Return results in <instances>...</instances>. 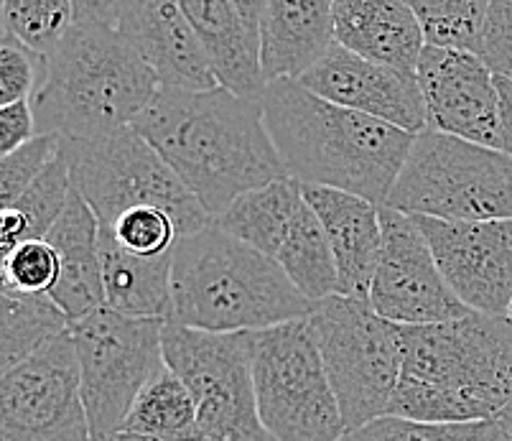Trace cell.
<instances>
[{
    "label": "cell",
    "instance_id": "6da1fadb",
    "mask_svg": "<svg viewBox=\"0 0 512 441\" xmlns=\"http://www.w3.org/2000/svg\"><path fill=\"white\" fill-rule=\"evenodd\" d=\"M214 217L240 194L288 174L265 125L263 102L227 87H158L133 123Z\"/></svg>",
    "mask_w": 512,
    "mask_h": 441
},
{
    "label": "cell",
    "instance_id": "7a4b0ae2",
    "mask_svg": "<svg viewBox=\"0 0 512 441\" xmlns=\"http://www.w3.org/2000/svg\"><path fill=\"white\" fill-rule=\"evenodd\" d=\"M265 125L283 164L301 184L388 202L416 136L306 90L299 80L268 82Z\"/></svg>",
    "mask_w": 512,
    "mask_h": 441
},
{
    "label": "cell",
    "instance_id": "3957f363",
    "mask_svg": "<svg viewBox=\"0 0 512 441\" xmlns=\"http://www.w3.org/2000/svg\"><path fill=\"white\" fill-rule=\"evenodd\" d=\"M403 368L388 413L431 424L490 421L512 403V319L469 311L400 324Z\"/></svg>",
    "mask_w": 512,
    "mask_h": 441
},
{
    "label": "cell",
    "instance_id": "277c9868",
    "mask_svg": "<svg viewBox=\"0 0 512 441\" xmlns=\"http://www.w3.org/2000/svg\"><path fill=\"white\" fill-rule=\"evenodd\" d=\"M311 306L273 255L214 220L176 243L171 322L207 332H258L309 317Z\"/></svg>",
    "mask_w": 512,
    "mask_h": 441
},
{
    "label": "cell",
    "instance_id": "5b68a950",
    "mask_svg": "<svg viewBox=\"0 0 512 441\" xmlns=\"http://www.w3.org/2000/svg\"><path fill=\"white\" fill-rule=\"evenodd\" d=\"M156 72L113 23L74 21L46 57L34 95L36 131L87 141L133 128L158 92Z\"/></svg>",
    "mask_w": 512,
    "mask_h": 441
},
{
    "label": "cell",
    "instance_id": "8992f818",
    "mask_svg": "<svg viewBox=\"0 0 512 441\" xmlns=\"http://www.w3.org/2000/svg\"><path fill=\"white\" fill-rule=\"evenodd\" d=\"M385 204L441 220H512V156L426 128Z\"/></svg>",
    "mask_w": 512,
    "mask_h": 441
},
{
    "label": "cell",
    "instance_id": "52a82bcc",
    "mask_svg": "<svg viewBox=\"0 0 512 441\" xmlns=\"http://www.w3.org/2000/svg\"><path fill=\"white\" fill-rule=\"evenodd\" d=\"M64 153L72 187L87 199L102 227L146 204L169 212L181 238L212 222V215L186 189L169 161L136 128L87 141H64Z\"/></svg>",
    "mask_w": 512,
    "mask_h": 441
},
{
    "label": "cell",
    "instance_id": "ba28073f",
    "mask_svg": "<svg viewBox=\"0 0 512 441\" xmlns=\"http://www.w3.org/2000/svg\"><path fill=\"white\" fill-rule=\"evenodd\" d=\"M306 319L347 429L388 413L403 368L400 324L377 314L367 299L344 294L314 301Z\"/></svg>",
    "mask_w": 512,
    "mask_h": 441
},
{
    "label": "cell",
    "instance_id": "9c48e42d",
    "mask_svg": "<svg viewBox=\"0 0 512 441\" xmlns=\"http://www.w3.org/2000/svg\"><path fill=\"white\" fill-rule=\"evenodd\" d=\"M260 421L276 441H337L347 431L309 319L250 332Z\"/></svg>",
    "mask_w": 512,
    "mask_h": 441
},
{
    "label": "cell",
    "instance_id": "30bf717a",
    "mask_svg": "<svg viewBox=\"0 0 512 441\" xmlns=\"http://www.w3.org/2000/svg\"><path fill=\"white\" fill-rule=\"evenodd\" d=\"M164 324L110 306L72 322L92 441H115L143 385L166 365Z\"/></svg>",
    "mask_w": 512,
    "mask_h": 441
},
{
    "label": "cell",
    "instance_id": "8fae6325",
    "mask_svg": "<svg viewBox=\"0 0 512 441\" xmlns=\"http://www.w3.org/2000/svg\"><path fill=\"white\" fill-rule=\"evenodd\" d=\"M166 365L197 401V426L214 441H276L258 413L250 332H207L166 319Z\"/></svg>",
    "mask_w": 512,
    "mask_h": 441
},
{
    "label": "cell",
    "instance_id": "7c38bea8",
    "mask_svg": "<svg viewBox=\"0 0 512 441\" xmlns=\"http://www.w3.org/2000/svg\"><path fill=\"white\" fill-rule=\"evenodd\" d=\"M0 441H92L72 329L3 373Z\"/></svg>",
    "mask_w": 512,
    "mask_h": 441
},
{
    "label": "cell",
    "instance_id": "4fadbf2b",
    "mask_svg": "<svg viewBox=\"0 0 512 441\" xmlns=\"http://www.w3.org/2000/svg\"><path fill=\"white\" fill-rule=\"evenodd\" d=\"M383 248L372 278L370 304L395 324H439L469 314L451 291L426 235L408 212L380 204Z\"/></svg>",
    "mask_w": 512,
    "mask_h": 441
},
{
    "label": "cell",
    "instance_id": "5bb4252c",
    "mask_svg": "<svg viewBox=\"0 0 512 441\" xmlns=\"http://www.w3.org/2000/svg\"><path fill=\"white\" fill-rule=\"evenodd\" d=\"M446 283L472 311L510 317L512 220H441L411 215Z\"/></svg>",
    "mask_w": 512,
    "mask_h": 441
},
{
    "label": "cell",
    "instance_id": "9a60e30c",
    "mask_svg": "<svg viewBox=\"0 0 512 441\" xmlns=\"http://www.w3.org/2000/svg\"><path fill=\"white\" fill-rule=\"evenodd\" d=\"M428 128L500 148V95L495 72L477 51L426 44L416 69Z\"/></svg>",
    "mask_w": 512,
    "mask_h": 441
},
{
    "label": "cell",
    "instance_id": "2e32d148",
    "mask_svg": "<svg viewBox=\"0 0 512 441\" xmlns=\"http://www.w3.org/2000/svg\"><path fill=\"white\" fill-rule=\"evenodd\" d=\"M299 82L324 100L398 125L413 136L428 128L426 100L416 74L372 62L342 44H334Z\"/></svg>",
    "mask_w": 512,
    "mask_h": 441
},
{
    "label": "cell",
    "instance_id": "e0dca14e",
    "mask_svg": "<svg viewBox=\"0 0 512 441\" xmlns=\"http://www.w3.org/2000/svg\"><path fill=\"white\" fill-rule=\"evenodd\" d=\"M115 29L156 72L161 87L212 90L220 85L179 0H123Z\"/></svg>",
    "mask_w": 512,
    "mask_h": 441
},
{
    "label": "cell",
    "instance_id": "ac0fdd59",
    "mask_svg": "<svg viewBox=\"0 0 512 441\" xmlns=\"http://www.w3.org/2000/svg\"><path fill=\"white\" fill-rule=\"evenodd\" d=\"M306 202L327 230L339 271V294L370 301L372 278L383 248L380 204L342 189L301 184Z\"/></svg>",
    "mask_w": 512,
    "mask_h": 441
},
{
    "label": "cell",
    "instance_id": "d6986e66",
    "mask_svg": "<svg viewBox=\"0 0 512 441\" xmlns=\"http://www.w3.org/2000/svg\"><path fill=\"white\" fill-rule=\"evenodd\" d=\"M59 255V278L49 296L72 322L90 317L105 306V281L100 261V220L87 199L72 187L67 207L46 232Z\"/></svg>",
    "mask_w": 512,
    "mask_h": 441
},
{
    "label": "cell",
    "instance_id": "ffe728a7",
    "mask_svg": "<svg viewBox=\"0 0 512 441\" xmlns=\"http://www.w3.org/2000/svg\"><path fill=\"white\" fill-rule=\"evenodd\" d=\"M222 87L263 100L268 87L260 62V31L232 0H179Z\"/></svg>",
    "mask_w": 512,
    "mask_h": 441
},
{
    "label": "cell",
    "instance_id": "44dd1931",
    "mask_svg": "<svg viewBox=\"0 0 512 441\" xmlns=\"http://www.w3.org/2000/svg\"><path fill=\"white\" fill-rule=\"evenodd\" d=\"M334 41V0H268L260 21L265 82L299 80Z\"/></svg>",
    "mask_w": 512,
    "mask_h": 441
},
{
    "label": "cell",
    "instance_id": "7402d4cb",
    "mask_svg": "<svg viewBox=\"0 0 512 441\" xmlns=\"http://www.w3.org/2000/svg\"><path fill=\"white\" fill-rule=\"evenodd\" d=\"M334 41L372 62L416 74L426 49L408 0H334Z\"/></svg>",
    "mask_w": 512,
    "mask_h": 441
},
{
    "label": "cell",
    "instance_id": "603a6c76",
    "mask_svg": "<svg viewBox=\"0 0 512 441\" xmlns=\"http://www.w3.org/2000/svg\"><path fill=\"white\" fill-rule=\"evenodd\" d=\"M100 261L105 306L128 317H171V268L174 253L161 258L133 255L100 225Z\"/></svg>",
    "mask_w": 512,
    "mask_h": 441
},
{
    "label": "cell",
    "instance_id": "cb8c5ba5",
    "mask_svg": "<svg viewBox=\"0 0 512 441\" xmlns=\"http://www.w3.org/2000/svg\"><path fill=\"white\" fill-rule=\"evenodd\" d=\"M301 202H304L301 181L283 176V179L240 194L220 217H214V222L240 238L242 243L276 258Z\"/></svg>",
    "mask_w": 512,
    "mask_h": 441
},
{
    "label": "cell",
    "instance_id": "d4e9b609",
    "mask_svg": "<svg viewBox=\"0 0 512 441\" xmlns=\"http://www.w3.org/2000/svg\"><path fill=\"white\" fill-rule=\"evenodd\" d=\"M276 261L309 301L339 294V271L332 243L306 197L288 225L286 240L278 250Z\"/></svg>",
    "mask_w": 512,
    "mask_h": 441
},
{
    "label": "cell",
    "instance_id": "484cf974",
    "mask_svg": "<svg viewBox=\"0 0 512 441\" xmlns=\"http://www.w3.org/2000/svg\"><path fill=\"white\" fill-rule=\"evenodd\" d=\"M72 329V319L49 294L3 291L0 299V368L3 373Z\"/></svg>",
    "mask_w": 512,
    "mask_h": 441
},
{
    "label": "cell",
    "instance_id": "4316f807",
    "mask_svg": "<svg viewBox=\"0 0 512 441\" xmlns=\"http://www.w3.org/2000/svg\"><path fill=\"white\" fill-rule=\"evenodd\" d=\"M69 192H72V176H69V161L62 141V151L46 166L44 174L16 202L3 207V215H0L3 253L13 250L23 240L46 238V232L67 207Z\"/></svg>",
    "mask_w": 512,
    "mask_h": 441
},
{
    "label": "cell",
    "instance_id": "83f0119b",
    "mask_svg": "<svg viewBox=\"0 0 512 441\" xmlns=\"http://www.w3.org/2000/svg\"><path fill=\"white\" fill-rule=\"evenodd\" d=\"M197 424V401L192 388L169 368L158 370L138 393L123 429L130 434H169Z\"/></svg>",
    "mask_w": 512,
    "mask_h": 441
},
{
    "label": "cell",
    "instance_id": "f1b7e54d",
    "mask_svg": "<svg viewBox=\"0 0 512 441\" xmlns=\"http://www.w3.org/2000/svg\"><path fill=\"white\" fill-rule=\"evenodd\" d=\"M426 44L479 51L490 0H408Z\"/></svg>",
    "mask_w": 512,
    "mask_h": 441
},
{
    "label": "cell",
    "instance_id": "f546056e",
    "mask_svg": "<svg viewBox=\"0 0 512 441\" xmlns=\"http://www.w3.org/2000/svg\"><path fill=\"white\" fill-rule=\"evenodd\" d=\"M74 26L72 0H3V34L49 57Z\"/></svg>",
    "mask_w": 512,
    "mask_h": 441
},
{
    "label": "cell",
    "instance_id": "4dcf8cb0",
    "mask_svg": "<svg viewBox=\"0 0 512 441\" xmlns=\"http://www.w3.org/2000/svg\"><path fill=\"white\" fill-rule=\"evenodd\" d=\"M487 421L474 424H431L383 413L357 429H347L337 441H477Z\"/></svg>",
    "mask_w": 512,
    "mask_h": 441
},
{
    "label": "cell",
    "instance_id": "1f68e13d",
    "mask_svg": "<svg viewBox=\"0 0 512 441\" xmlns=\"http://www.w3.org/2000/svg\"><path fill=\"white\" fill-rule=\"evenodd\" d=\"M107 230L113 232V238L128 253L143 255V258H161V255L174 253L181 238L174 217L151 204L123 212Z\"/></svg>",
    "mask_w": 512,
    "mask_h": 441
},
{
    "label": "cell",
    "instance_id": "d6a6232c",
    "mask_svg": "<svg viewBox=\"0 0 512 441\" xmlns=\"http://www.w3.org/2000/svg\"><path fill=\"white\" fill-rule=\"evenodd\" d=\"M59 278V255L49 240H23L3 253V291L49 294Z\"/></svg>",
    "mask_w": 512,
    "mask_h": 441
},
{
    "label": "cell",
    "instance_id": "836d02e7",
    "mask_svg": "<svg viewBox=\"0 0 512 441\" xmlns=\"http://www.w3.org/2000/svg\"><path fill=\"white\" fill-rule=\"evenodd\" d=\"M62 151V136L57 133H39L29 143L0 159V204L16 202L26 189L44 174L46 166Z\"/></svg>",
    "mask_w": 512,
    "mask_h": 441
},
{
    "label": "cell",
    "instance_id": "e575fe53",
    "mask_svg": "<svg viewBox=\"0 0 512 441\" xmlns=\"http://www.w3.org/2000/svg\"><path fill=\"white\" fill-rule=\"evenodd\" d=\"M44 72V54L3 34V41H0V105L34 100L44 82Z\"/></svg>",
    "mask_w": 512,
    "mask_h": 441
},
{
    "label": "cell",
    "instance_id": "d590c367",
    "mask_svg": "<svg viewBox=\"0 0 512 441\" xmlns=\"http://www.w3.org/2000/svg\"><path fill=\"white\" fill-rule=\"evenodd\" d=\"M477 54L492 72L512 80V0H490Z\"/></svg>",
    "mask_w": 512,
    "mask_h": 441
},
{
    "label": "cell",
    "instance_id": "8d00e7d4",
    "mask_svg": "<svg viewBox=\"0 0 512 441\" xmlns=\"http://www.w3.org/2000/svg\"><path fill=\"white\" fill-rule=\"evenodd\" d=\"M34 136H39L34 102L21 100L13 105H3L0 110V153L6 156V153L21 148L23 143H29Z\"/></svg>",
    "mask_w": 512,
    "mask_h": 441
},
{
    "label": "cell",
    "instance_id": "74e56055",
    "mask_svg": "<svg viewBox=\"0 0 512 441\" xmlns=\"http://www.w3.org/2000/svg\"><path fill=\"white\" fill-rule=\"evenodd\" d=\"M120 3H123V0H72L74 21H97L113 23L115 26Z\"/></svg>",
    "mask_w": 512,
    "mask_h": 441
},
{
    "label": "cell",
    "instance_id": "f35d334b",
    "mask_svg": "<svg viewBox=\"0 0 512 441\" xmlns=\"http://www.w3.org/2000/svg\"><path fill=\"white\" fill-rule=\"evenodd\" d=\"M497 95H500V151L512 156V80L495 74Z\"/></svg>",
    "mask_w": 512,
    "mask_h": 441
},
{
    "label": "cell",
    "instance_id": "ab89813d",
    "mask_svg": "<svg viewBox=\"0 0 512 441\" xmlns=\"http://www.w3.org/2000/svg\"><path fill=\"white\" fill-rule=\"evenodd\" d=\"M115 441H214L207 431L199 429L197 424L181 431H169V434H130V431H120Z\"/></svg>",
    "mask_w": 512,
    "mask_h": 441
},
{
    "label": "cell",
    "instance_id": "60d3db41",
    "mask_svg": "<svg viewBox=\"0 0 512 441\" xmlns=\"http://www.w3.org/2000/svg\"><path fill=\"white\" fill-rule=\"evenodd\" d=\"M237 8H240V13L245 18H248L250 23H253L255 29L260 31V21H263V13H265V3L268 0H232Z\"/></svg>",
    "mask_w": 512,
    "mask_h": 441
},
{
    "label": "cell",
    "instance_id": "b9f144b4",
    "mask_svg": "<svg viewBox=\"0 0 512 441\" xmlns=\"http://www.w3.org/2000/svg\"><path fill=\"white\" fill-rule=\"evenodd\" d=\"M477 441H512V436L507 434L505 426H502L500 421L490 419L487 424H484V431L479 434Z\"/></svg>",
    "mask_w": 512,
    "mask_h": 441
},
{
    "label": "cell",
    "instance_id": "7bdbcfd3",
    "mask_svg": "<svg viewBox=\"0 0 512 441\" xmlns=\"http://www.w3.org/2000/svg\"><path fill=\"white\" fill-rule=\"evenodd\" d=\"M495 419L500 421V424L505 426V431H507V434L512 436V403H510V406H505V408H502V411L497 413Z\"/></svg>",
    "mask_w": 512,
    "mask_h": 441
},
{
    "label": "cell",
    "instance_id": "ee69618b",
    "mask_svg": "<svg viewBox=\"0 0 512 441\" xmlns=\"http://www.w3.org/2000/svg\"><path fill=\"white\" fill-rule=\"evenodd\" d=\"M510 319H512V306H510Z\"/></svg>",
    "mask_w": 512,
    "mask_h": 441
}]
</instances>
